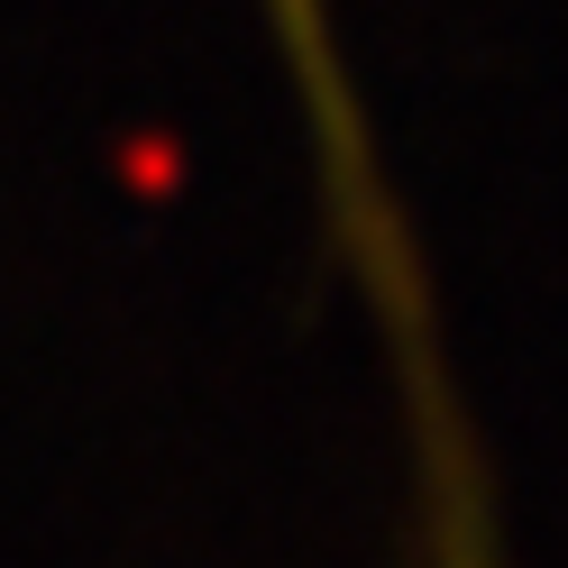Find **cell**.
I'll return each mask as SVG.
<instances>
[{
  "label": "cell",
  "instance_id": "6da1fadb",
  "mask_svg": "<svg viewBox=\"0 0 568 568\" xmlns=\"http://www.w3.org/2000/svg\"><path fill=\"white\" fill-rule=\"evenodd\" d=\"M266 28H275V47L294 55V74H303V101H312V120H322V156L339 165V184L348 202H358V120H348V92H339V55H331V19H322V0H257Z\"/></svg>",
  "mask_w": 568,
  "mask_h": 568
}]
</instances>
